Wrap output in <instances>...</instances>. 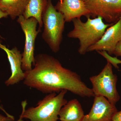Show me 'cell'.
Listing matches in <instances>:
<instances>
[{"label": "cell", "mask_w": 121, "mask_h": 121, "mask_svg": "<svg viewBox=\"0 0 121 121\" xmlns=\"http://www.w3.org/2000/svg\"><path fill=\"white\" fill-rule=\"evenodd\" d=\"M34 67L25 71L24 83L43 93H60L66 90L82 97H94L89 88L76 72L64 67L52 56L39 54L35 57Z\"/></svg>", "instance_id": "1"}, {"label": "cell", "mask_w": 121, "mask_h": 121, "mask_svg": "<svg viewBox=\"0 0 121 121\" xmlns=\"http://www.w3.org/2000/svg\"><path fill=\"white\" fill-rule=\"evenodd\" d=\"M90 17H87V20L84 22L80 18L73 20V29L67 35L69 38L79 40L78 52L81 55H85L89 48L101 39L107 28L114 24L105 23L100 16L94 19Z\"/></svg>", "instance_id": "2"}, {"label": "cell", "mask_w": 121, "mask_h": 121, "mask_svg": "<svg viewBox=\"0 0 121 121\" xmlns=\"http://www.w3.org/2000/svg\"><path fill=\"white\" fill-rule=\"evenodd\" d=\"M67 91L63 90L58 95L50 93L38 102L36 107L26 110L27 102H22V111L21 116L29 121H58L59 114L61 108L67 103L64 97Z\"/></svg>", "instance_id": "3"}, {"label": "cell", "mask_w": 121, "mask_h": 121, "mask_svg": "<svg viewBox=\"0 0 121 121\" xmlns=\"http://www.w3.org/2000/svg\"><path fill=\"white\" fill-rule=\"evenodd\" d=\"M42 19L44 26L43 39L52 51L56 53L60 49L66 22L63 15L53 5L52 0H48Z\"/></svg>", "instance_id": "4"}, {"label": "cell", "mask_w": 121, "mask_h": 121, "mask_svg": "<svg viewBox=\"0 0 121 121\" xmlns=\"http://www.w3.org/2000/svg\"><path fill=\"white\" fill-rule=\"evenodd\" d=\"M117 75L113 73L112 64L107 62L99 74L90 78L95 96L102 95L116 105L120 99L117 87Z\"/></svg>", "instance_id": "5"}, {"label": "cell", "mask_w": 121, "mask_h": 121, "mask_svg": "<svg viewBox=\"0 0 121 121\" xmlns=\"http://www.w3.org/2000/svg\"><path fill=\"white\" fill-rule=\"evenodd\" d=\"M17 22L19 24L25 35V40L23 52L22 54V68L23 71H28L32 69L35 63V41L40 29L37 30L38 22L34 17L26 19L23 15L18 17Z\"/></svg>", "instance_id": "6"}, {"label": "cell", "mask_w": 121, "mask_h": 121, "mask_svg": "<svg viewBox=\"0 0 121 121\" xmlns=\"http://www.w3.org/2000/svg\"><path fill=\"white\" fill-rule=\"evenodd\" d=\"M93 18L100 16L114 24L121 18V0H82Z\"/></svg>", "instance_id": "7"}, {"label": "cell", "mask_w": 121, "mask_h": 121, "mask_svg": "<svg viewBox=\"0 0 121 121\" xmlns=\"http://www.w3.org/2000/svg\"><path fill=\"white\" fill-rule=\"evenodd\" d=\"M117 111L115 105L111 104L102 95H95L90 111L82 121H110Z\"/></svg>", "instance_id": "8"}, {"label": "cell", "mask_w": 121, "mask_h": 121, "mask_svg": "<svg viewBox=\"0 0 121 121\" xmlns=\"http://www.w3.org/2000/svg\"><path fill=\"white\" fill-rule=\"evenodd\" d=\"M121 39V18L106 30L101 39L90 47L87 52L105 51L110 55H113L115 48Z\"/></svg>", "instance_id": "9"}, {"label": "cell", "mask_w": 121, "mask_h": 121, "mask_svg": "<svg viewBox=\"0 0 121 121\" xmlns=\"http://www.w3.org/2000/svg\"><path fill=\"white\" fill-rule=\"evenodd\" d=\"M0 48L6 52L10 66L11 75L5 84L7 86L17 84L24 79V72L22 69V54L16 47L11 50L6 47L0 42Z\"/></svg>", "instance_id": "10"}, {"label": "cell", "mask_w": 121, "mask_h": 121, "mask_svg": "<svg viewBox=\"0 0 121 121\" xmlns=\"http://www.w3.org/2000/svg\"><path fill=\"white\" fill-rule=\"evenodd\" d=\"M55 7L63 15L66 22H71L83 16H90L82 0H63L57 2Z\"/></svg>", "instance_id": "11"}, {"label": "cell", "mask_w": 121, "mask_h": 121, "mask_svg": "<svg viewBox=\"0 0 121 121\" xmlns=\"http://www.w3.org/2000/svg\"><path fill=\"white\" fill-rule=\"evenodd\" d=\"M84 116L82 106L77 99L68 102L60 109L59 114L61 121H82Z\"/></svg>", "instance_id": "12"}, {"label": "cell", "mask_w": 121, "mask_h": 121, "mask_svg": "<svg viewBox=\"0 0 121 121\" xmlns=\"http://www.w3.org/2000/svg\"><path fill=\"white\" fill-rule=\"evenodd\" d=\"M29 0H0V9L12 20L23 15Z\"/></svg>", "instance_id": "13"}, {"label": "cell", "mask_w": 121, "mask_h": 121, "mask_svg": "<svg viewBox=\"0 0 121 121\" xmlns=\"http://www.w3.org/2000/svg\"><path fill=\"white\" fill-rule=\"evenodd\" d=\"M48 0H29L23 16L26 19L34 17L37 20L40 29L43 27L42 16Z\"/></svg>", "instance_id": "14"}, {"label": "cell", "mask_w": 121, "mask_h": 121, "mask_svg": "<svg viewBox=\"0 0 121 121\" xmlns=\"http://www.w3.org/2000/svg\"><path fill=\"white\" fill-rule=\"evenodd\" d=\"M113 55H114L117 57L118 56L121 57V39L117 44Z\"/></svg>", "instance_id": "15"}, {"label": "cell", "mask_w": 121, "mask_h": 121, "mask_svg": "<svg viewBox=\"0 0 121 121\" xmlns=\"http://www.w3.org/2000/svg\"><path fill=\"white\" fill-rule=\"evenodd\" d=\"M21 116H20V118L16 121H24ZM0 121H14V119L8 117H5L2 115L0 114Z\"/></svg>", "instance_id": "16"}, {"label": "cell", "mask_w": 121, "mask_h": 121, "mask_svg": "<svg viewBox=\"0 0 121 121\" xmlns=\"http://www.w3.org/2000/svg\"><path fill=\"white\" fill-rule=\"evenodd\" d=\"M112 121H121V110L117 111L112 118Z\"/></svg>", "instance_id": "17"}, {"label": "cell", "mask_w": 121, "mask_h": 121, "mask_svg": "<svg viewBox=\"0 0 121 121\" xmlns=\"http://www.w3.org/2000/svg\"><path fill=\"white\" fill-rule=\"evenodd\" d=\"M8 16H9L8 15L7 13L3 12V11H1V9H0V19H1V18H3V17H7ZM0 38L4 39V38L0 35Z\"/></svg>", "instance_id": "18"}, {"label": "cell", "mask_w": 121, "mask_h": 121, "mask_svg": "<svg viewBox=\"0 0 121 121\" xmlns=\"http://www.w3.org/2000/svg\"><path fill=\"white\" fill-rule=\"evenodd\" d=\"M0 110L3 111L7 117H9L11 118H13V119H14V117L12 116V115H11L9 114L7 112V111L5 110L4 109V108L2 107V106H0Z\"/></svg>", "instance_id": "19"}, {"label": "cell", "mask_w": 121, "mask_h": 121, "mask_svg": "<svg viewBox=\"0 0 121 121\" xmlns=\"http://www.w3.org/2000/svg\"><path fill=\"white\" fill-rule=\"evenodd\" d=\"M114 63L115 65H117V64H121V60H119L117 58H116L115 59Z\"/></svg>", "instance_id": "20"}, {"label": "cell", "mask_w": 121, "mask_h": 121, "mask_svg": "<svg viewBox=\"0 0 121 121\" xmlns=\"http://www.w3.org/2000/svg\"><path fill=\"white\" fill-rule=\"evenodd\" d=\"M59 0V1H62L63 0Z\"/></svg>", "instance_id": "21"}, {"label": "cell", "mask_w": 121, "mask_h": 121, "mask_svg": "<svg viewBox=\"0 0 121 121\" xmlns=\"http://www.w3.org/2000/svg\"></svg>", "instance_id": "22"}]
</instances>
